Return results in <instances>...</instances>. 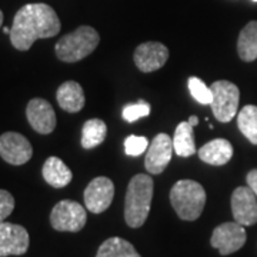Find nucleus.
I'll list each match as a JSON object with an SVG mask.
<instances>
[{
    "mask_svg": "<svg viewBox=\"0 0 257 257\" xmlns=\"http://www.w3.org/2000/svg\"><path fill=\"white\" fill-rule=\"evenodd\" d=\"M60 19L46 3H29L13 19L10 43L20 52H28L39 39H50L60 32Z\"/></svg>",
    "mask_w": 257,
    "mask_h": 257,
    "instance_id": "nucleus-1",
    "label": "nucleus"
},
{
    "mask_svg": "<svg viewBox=\"0 0 257 257\" xmlns=\"http://www.w3.org/2000/svg\"><path fill=\"white\" fill-rule=\"evenodd\" d=\"M153 179L150 175L139 173L132 177L124 199V220L128 227L139 229L145 224L152 207Z\"/></svg>",
    "mask_w": 257,
    "mask_h": 257,
    "instance_id": "nucleus-2",
    "label": "nucleus"
},
{
    "mask_svg": "<svg viewBox=\"0 0 257 257\" xmlns=\"http://www.w3.org/2000/svg\"><path fill=\"white\" fill-rule=\"evenodd\" d=\"M170 203L182 220H197L206 204V192L199 182L183 179L172 187Z\"/></svg>",
    "mask_w": 257,
    "mask_h": 257,
    "instance_id": "nucleus-3",
    "label": "nucleus"
},
{
    "mask_svg": "<svg viewBox=\"0 0 257 257\" xmlns=\"http://www.w3.org/2000/svg\"><path fill=\"white\" fill-rule=\"evenodd\" d=\"M100 42V36L92 26H80L74 32L64 35L56 43V56L64 63H76L92 55Z\"/></svg>",
    "mask_w": 257,
    "mask_h": 257,
    "instance_id": "nucleus-4",
    "label": "nucleus"
},
{
    "mask_svg": "<svg viewBox=\"0 0 257 257\" xmlns=\"http://www.w3.org/2000/svg\"><path fill=\"white\" fill-rule=\"evenodd\" d=\"M210 89L213 93L210 107L214 117L221 123H229L237 114L240 101L239 87L227 80H217L211 84Z\"/></svg>",
    "mask_w": 257,
    "mask_h": 257,
    "instance_id": "nucleus-5",
    "label": "nucleus"
},
{
    "mask_svg": "<svg viewBox=\"0 0 257 257\" xmlns=\"http://www.w3.org/2000/svg\"><path fill=\"white\" fill-rule=\"evenodd\" d=\"M86 221V209L80 203L73 200H60L50 213V224L57 231L77 233L84 227Z\"/></svg>",
    "mask_w": 257,
    "mask_h": 257,
    "instance_id": "nucleus-6",
    "label": "nucleus"
},
{
    "mask_svg": "<svg viewBox=\"0 0 257 257\" xmlns=\"http://www.w3.org/2000/svg\"><path fill=\"white\" fill-rule=\"evenodd\" d=\"M246 240L247 234L244 226L239 224L237 221H227L213 230L210 244L211 247L219 250L221 256H229L243 247Z\"/></svg>",
    "mask_w": 257,
    "mask_h": 257,
    "instance_id": "nucleus-7",
    "label": "nucleus"
},
{
    "mask_svg": "<svg viewBox=\"0 0 257 257\" xmlns=\"http://www.w3.org/2000/svg\"><path fill=\"white\" fill-rule=\"evenodd\" d=\"M33 156V147L28 139L16 132H6L0 136V157L13 166L28 163Z\"/></svg>",
    "mask_w": 257,
    "mask_h": 257,
    "instance_id": "nucleus-8",
    "label": "nucleus"
},
{
    "mask_svg": "<svg viewBox=\"0 0 257 257\" xmlns=\"http://www.w3.org/2000/svg\"><path fill=\"white\" fill-rule=\"evenodd\" d=\"M84 204L86 209L94 214L106 211L110 207L114 197V184L109 177H96L87 184L84 190Z\"/></svg>",
    "mask_w": 257,
    "mask_h": 257,
    "instance_id": "nucleus-9",
    "label": "nucleus"
},
{
    "mask_svg": "<svg viewBox=\"0 0 257 257\" xmlns=\"http://www.w3.org/2000/svg\"><path fill=\"white\" fill-rule=\"evenodd\" d=\"M28 230L20 224L3 221L0 224V257L22 256L29 250Z\"/></svg>",
    "mask_w": 257,
    "mask_h": 257,
    "instance_id": "nucleus-10",
    "label": "nucleus"
},
{
    "mask_svg": "<svg viewBox=\"0 0 257 257\" xmlns=\"http://www.w3.org/2000/svg\"><path fill=\"white\" fill-rule=\"evenodd\" d=\"M173 139L166 133H159L147 147L145 167L150 175H160L166 170L173 155Z\"/></svg>",
    "mask_w": 257,
    "mask_h": 257,
    "instance_id": "nucleus-11",
    "label": "nucleus"
},
{
    "mask_svg": "<svg viewBox=\"0 0 257 257\" xmlns=\"http://www.w3.org/2000/svg\"><path fill=\"white\" fill-rule=\"evenodd\" d=\"M233 219L241 226H253L257 223V196L248 186H240L231 193Z\"/></svg>",
    "mask_w": 257,
    "mask_h": 257,
    "instance_id": "nucleus-12",
    "label": "nucleus"
},
{
    "mask_svg": "<svg viewBox=\"0 0 257 257\" xmlns=\"http://www.w3.org/2000/svg\"><path fill=\"white\" fill-rule=\"evenodd\" d=\"M169 59V49L159 42H146L136 47L133 60L140 72L152 73L162 69Z\"/></svg>",
    "mask_w": 257,
    "mask_h": 257,
    "instance_id": "nucleus-13",
    "label": "nucleus"
},
{
    "mask_svg": "<svg viewBox=\"0 0 257 257\" xmlns=\"http://www.w3.org/2000/svg\"><path fill=\"white\" fill-rule=\"evenodd\" d=\"M26 117L32 128L40 135H50L56 127V113L45 99H32L26 107Z\"/></svg>",
    "mask_w": 257,
    "mask_h": 257,
    "instance_id": "nucleus-14",
    "label": "nucleus"
},
{
    "mask_svg": "<svg viewBox=\"0 0 257 257\" xmlns=\"http://www.w3.org/2000/svg\"><path fill=\"white\" fill-rule=\"evenodd\" d=\"M59 106L67 113H77L84 107V92L77 82L69 80L62 83L56 93Z\"/></svg>",
    "mask_w": 257,
    "mask_h": 257,
    "instance_id": "nucleus-15",
    "label": "nucleus"
},
{
    "mask_svg": "<svg viewBox=\"0 0 257 257\" xmlns=\"http://www.w3.org/2000/svg\"><path fill=\"white\" fill-rule=\"evenodd\" d=\"M200 160L211 166H223L233 157V146L226 139H214L197 152Z\"/></svg>",
    "mask_w": 257,
    "mask_h": 257,
    "instance_id": "nucleus-16",
    "label": "nucleus"
},
{
    "mask_svg": "<svg viewBox=\"0 0 257 257\" xmlns=\"http://www.w3.org/2000/svg\"><path fill=\"white\" fill-rule=\"evenodd\" d=\"M42 175H43L45 182L55 189H63L73 179L72 170L64 165L63 160H60L56 156L49 157L45 162L43 169H42Z\"/></svg>",
    "mask_w": 257,
    "mask_h": 257,
    "instance_id": "nucleus-17",
    "label": "nucleus"
},
{
    "mask_svg": "<svg viewBox=\"0 0 257 257\" xmlns=\"http://www.w3.org/2000/svg\"><path fill=\"white\" fill-rule=\"evenodd\" d=\"M237 53L244 62L257 59V20L248 22L240 32L237 39Z\"/></svg>",
    "mask_w": 257,
    "mask_h": 257,
    "instance_id": "nucleus-18",
    "label": "nucleus"
},
{
    "mask_svg": "<svg viewBox=\"0 0 257 257\" xmlns=\"http://www.w3.org/2000/svg\"><path fill=\"white\" fill-rule=\"evenodd\" d=\"M173 147H175L176 155L180 157H190L196 153L193 126L189 121H182L176 127L175 136H173Z\"/></svg>",
    "mask_w": 257,
    "mask_h": 257,
    "instance_id": "nucleus-19",
    "label": "nucleus"
},
{
    "mask_svg": "<svg viewBox=\"0 0 257 257\" xmlns=\"http://www.w3.org/2000/svg\"><path fill=\"white\" fill-rule=\"evenodd\" d=\"M96 257H142L135 246L121 237H110L104 240L97 250Z\"/></svg>",
    "mask_w": 257,
    "mask_h": 257,
    "instance_id": "nucleus-20",
    "label": "nucleus"
},
{
    "mask_svg": "<svg viewBox=\"0 0 257 257\" xmlns=\"http://www.w3.org/2000/svg\"><path fill=\"white\" fill-rule=\"evenodd\" d=\"M107 135V126L100 119L87 120L82 127V147L90 150L104 142Z\"/></svg>",
    "mask_w": 257,
    "mask_h": 257,
    "instance_id": "nucleus-21",
    "label": "nucleus"
},
{
    "mask_svg": "<svg viewBox=\"0 0 257 257\" xmlns=\"http://www.w3.org/2000/svg\"><path fill=\"white\" fill-rule=\"evenodd\" d=\"M237 126L250 143L257 145V106L247 104L239 111Z\"/></svg>",
    "mask_w": 257,
    "mask_h": 257,
    "instance_id": "nucleus-22",
    "label": "nucleus"
},
{
    "mask_svg": "<svg viewBox=\"0 0 257 257\" xmlns=\"http://www.w3.org/2000/svg\"><path fill=\"white\" fill-rule=\"evenodd\" d=\"M187 86H189V92L194 100L199 101L200 104H210L213 100V93H211L210 87H207L202 79L192 76L187 80Z\"/></svg>",
    "mask_w": 257,
    "mask_h": 257,
    "instance_id": "nucleus-23",
    "label": "nucleus"
},
{
    "mask_svg": "<svg viewBox=\"0 0 257 257\" xmlns=\"http://www.w3.org/2000/svg\"><path fill=\"white\" fill-rule=\"evenodd\" d=\"M149 114H150V104L145 100H139L135 104H127L123 109V119L127 123H133L142 117H146Z\"/></svg>",
    "mask_w": 257,
    "mask_h": 257,
    "instance_id": "nucleus-24",
    "label": "nucleus"
},
{
    "mask_svg": "<svg viewBox=\"0 0 257 257\" xmlns=\"http://www.w3.org/2000/svg\"><path fill=\"white\" fill-rule=\"evenodd\" d=\"M149 147V140L145 136H128L124 140V149H126V155L133 157H138L143 155Z\"/></svg>",
    "mask_w": 257,
    "mask_h": 257,
    "instance_id": "nucleus-25",
    "label": "nucleus"
},
{
    "mask_svg": "<svg viewBox=\"0 0 257 257\" xmlns=\"http://www.w3.org/2000/svg\"><path fill=\"white\" fill-rule=\"evenodd\" d=\"M15 210V197L8 190L0 189V224Z\"/></svg>",
    "mask_w": 257,
    "mask_h": 257,
    "instance_id": "nucleus-26",
    "label": "nucleus"
},
{
    "mask_svg": "<svg viewBox=\"0 0 257 257\" xmlns=\"http://www.w3.org/2000/svg\"><path fill=\"white\" fill-rule=\"evenodd\" d=\"M246 182H247L248 187L257 196V169H253V170L248 172L247 177H246Z\"/></svg>",
    "mask_w": 257,
    "mask_h": 257,
    "instance_id": "nucleus-27",
    "label": "nucleus"
},
{
    "mask_svg": "<svg viewBox=\"0 0 257 257\" xmlns=\"http://www.w3.org/2000/svg\"><path fill=\"white\" fill-rule=\"evenodd\" d=\"M189 123H190L193 127H194V126H196V124L199 123V119H197V116H190V117H189Z\"/></svg>",
    "mask_w": 257,
    "mask_h": 257,
    "instance_id": "nucleus-28",
    "label": "nucleus"
},
{
    "mask_svg": "<svg viewBox=\"0 0 257 257\" xmlns=\"http://www.w3.org/2000/svg\"><path fill=\"white\" fill-rule=\"evenodd\" d=\"M10 32H12V28H3V33H6V35H10Z\"/></svg>",
    "mask_w": 257,
    "mask_h": 257,
    "instance_id": "nucleus-29",
    "label": "nucleus"
},
{
    "mask_svg": "<svg viewBox=\"0 0 257 257\" xmlns=\"http://www.w3.org/2000/svg\"><path fill=\"white\" fill-rule=\"evenodd\" d=\"M2 25H3V12L0 10V28H2Z\"/></svg>",
    "mask_w": 257,
    "mask_h": 257,
    "instance_id": "nucleus-30",
    "label": "nucleus"
},
{
    "mask_svg": "<svg viewBox=\"0 0 257 257\" xmlns=\"http://www.w3.org/2000/svg\"><path fill=\"white\" fill-rule=\"evenodd\" d=\"M253 2H256V3H257V0H253Z\"/></svg>",
    "mask_w": 257,
    "mask_h": 257,
    "instance_id": "nucleus-31",
    "label": "nucleus"
}]
</instances>
